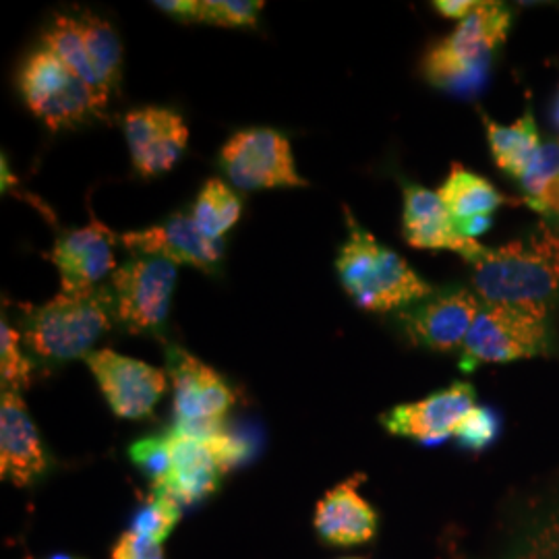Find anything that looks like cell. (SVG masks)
I'll return each instance as SVG.
<instances>
[{"label": "cell", "instance_id": "1", "mask_svg": "<svg viewBox=\"0 0 559 559\" xmlns=\"http://www.w3.org/2000/svg\"><path fill=\"white\" fill-rule=\"evenodd\" d=\"M473 265L483 305H501L547 318L559 295V228L539 222L522 239L485 249Z\"/></svg>", "mask_w": 559, "mask_h": 559}, {"label": "cell", "instance_id": "2", "mask_svg": "<svg viewBox=\"0 0 559 559\" xmlns=\"http://www.w3.org/2000/svg\"><path fill=\"white\" fill-rule=\"evenodd\" d=\"M115 297L110 286L87 293H60L32 307L21 321L23 346L41 362H67L90 357L96 342L112 328Z\"/></svg>", "mask_w": 559, "mask_h": 559}, {"label": "cell", "instance_id": "3", "mask_svg": "<svg viewBox=\"0 0 559 559\" xmlns=\"http://www.w3.org/2000/svg\"><path fill=\"white\" fill-rule=\"evenodd\" d=\"M512 13L501 2H479L459 27L433 44L423 59V75L431 85L459 96L483 90L491 59L508 38Z\"/></svg>", "mask_w": 559, "mask_h": 559}, {"label": "cell", "instance_id": "4", "mask_svg": "<svg viewBox=\"0 0 559 559\" xmlns=\"http://www.w3.org/2000/svg\"><path fill=\"white\" fill-rule=\"evenodd\" d=\"M20 90L27 108L52 131L100 119L108 108L85 81L46 48L25 60Z\"/></svg>", "mask_w": 559, "mask_h": 559}, {"label": "cell", "instance_id": "5", "mask_svg": "<svg viewBox=\"0 0 559 559\" xmlns=\"http://www.w3.org/2000/svg\"><path fill=\"white\" fill-rule=\"evenodd\" d=\"M177 276V263L131 253L110 280L115 316L120 325L131 334L160 336L168 321Z\"/></svg>", "mask_w": 559, "mask_h": 559}, {"label": "cell", "instance_id": "6", "mask_svg": "<svg viewBox=\"0 0 559 559\" xmlns=\"http://www.w3.org/2000/svg\"><path fill=\"white\" fill-rule=\"evenodd\" d=\"M549 348L547 318L501 305H483L462 344L460 369L475 371L485 362H512L545 355Z\"/></svg>", "mask_w": 559, "mask_h": 559}, {"label": "cell", "instance_id": "7", "mask_svg": "<svg viewBox=\"0 0 559 559\" xmlns=\"http://www.w3.org/2000/svg\"><path fill=\"white\" fill-rule=\"evenodd\" d=\"M222 173L237 189H295L307 187L295 164L290 140L270 127L237 131L221 152Z\"/></svg>", "mask_w": 559, "mask_h": 559}, {"label": "cell", "instance_id": "8", "mask_svg": "<svg viewBox=\"0 0 559 559\" xmlns=\"http://www.w3.org/2000/svg\"><path fill=\"white\" fill-rule=\"evenodd\" d=\"M87 365L100 385L102 394L120 419H145L166 392V376L160 369L110 348L94 350Z\"/></svg>", "mask_w": 559, "mask_h": 559}, {"label": "cell", "instance_id": "9", "mask_svg": "<svg viewBox=\"0 0 559 559\" xmlns=\"http://www.w3.org/2000/svg\"><path fill=\"white\" fill-rule=\"evenodd\" d=\"M483 309V300L468 288H450L429 295L402 313L404 330L415 344L448 353L464 344Z\"/></svg>", "mask_w": 559, "mask_h": 559}, {"label": "cell", "instance_id": "10", "mask_svg": "<svg viewBox=\"0 0 559 559\" xmlns=\"http://www.w3.org/2000/svg\"><path fill=\"white\" fill-rule=\"evenodd\" d=\"M124 138L138 175L152 179L179 164L189 143V129L177 110L143 106L124 115Z\"/></svg>", "mask_w": 559, "mask_h": 559}, {"label": "cell", "instance_id": "11", "mask_svg": "<svg viewBox=\"0 0 559 559\" xmlns=\"http://www.w3.org/2000/svg\"><path fill=\"white\" fill-rule=\"evenodd\" d=\"M166 365L175 385V425L224 420L237 396L218 371L180 346L166 348Z\"/></svg>", "mask_w": 559, "mask_h": 559}, {"label": "cell", "instance_id": "12", "mask_svg": "<svg viewBox=\"0 0 559 559\" xmlns=\"http://www.w3.org/2000/svg\"><path fill=\"white\" fill-rule=\"evenodd\" d=\"M117 242L119 237L96 218L83 228L60 235L50 260L59 270L62 293H87L102 286L106 276H112L117 272Z\"/></svg>", "mask_w": 559, "mask_h": 559}, {"label": "cell", "instance_id": "13", "mask_svg": "<svg viewBox=\"0 0 559 559\" xmlns=\"http://www.w3.org/2000/svg\"><path fill=\"white\" fill-rule=\"evenodd\" d=\"M119 242L131 253L156 255L177 265H193L210 276L218 274L224 260L222 240L205 237L187 214H173L152 228L120 235Z\"/></svg>", "mask_w": 559, "mask_h": 559}, {"label": "cell", "instance_id": "14", "mask_svg": "<svg viewBox=\"0 0 559 559\" xmlns=\"http://www.w3.org/2000/svg\"><path fill=\"white\" fill-rule=\"evenodd\" d=\"M473 408L475 388L466 381H456L425 400L394 406L381 415V425L399 438H411L420 443H441L454 433L460 420Z\"/></svg>", "mask_w": 559, "mask_h": 559}, {"label": "cell", "instance_id": "15", "mask_svg": "<svg viewBox=\"0 0 559 559\" xmlns=\"http://www.w3.org/2000/svg\"><path fill=\"white\" fill-rule=\"evenodd\" d=\"M50 459L40 433L17 392L0 400V475L17 487H32L48 473Z\"/></svg>", "mask_w": 559, "mask_h": 559}, {"label": "cell", "instance_id": "16", "mask_svg": "<svg viewBox=\"0 0 559 559\" xmlns=\"http://www.w3.org/2000/svg\"><path fill=\"white\" fill-rule=\"evenodd\" d=\"M402 233L406 242L415 249L456 251L468 263L485 251L479 240L466 239L460 233L440 195L419 185L404 187Z\"/></svg>", "mask_w": 559, "mask_h": 559}, {"label": "cell", "instance_id": "17", "mask_svg": "<svg viewBox=\"0 0 559 559\" xmlns=\"http://www.w3.org/2000/svg\"><path fill=\"white\" fill-rule=\"evenodd\" d=\"M166 438L170 448V473L158 485H152V489L166 493L185 510L210 498L221 487L224 473L205 441L180 436L173 429Z\"/></svg>", "mask_w": 559, "mask_h": 559}, {"label": "cell", "instance_id": "18", "mask_svg": "<svg viewBox=\"0 0 559 559\" xmlns=\"http://www.w3.org/2000/svg\"><path fill=\"white\" fill-rule=\"evenodd\" d=\"M362 475L340 483L323 496L316 510V528L321 539L336 547H353L373 539L378 533V514L362 500L359 485Z\"/></svg>", "mask_w": 559, "mask_h": 559}, {"label": "cell", "instance_id": "19", "mask_svg": "<svg viewBox=\"0 0 559 559\" xmlns=\"http://www.w3.org/2000/svg\"><path fill=\"white\" fill-rule=\"evenodd\" d=\"M433 288L402 260L396 251L381 247L380 255L373 263L365 282L350 295L357 307L373 313H385L399 307L427 299Z\"/></svg>", "mask_w": 559, "mask_h": 559}, {"label": "cell", "instance_id": "20", "mask_svg": "<svg viewBox=\"0 0 559 559\" xmlns=\"http://www.w3.org/2000/svg\"><path fill=\"white\" fill-rule=\"evenodd\" d=\"M489 150L496 164L514 179H522L539 152L540 140L533 110L528 108L514 124L503 127L496 120L483 117Z\"/></svg>", "mask_w": 559, "mask_h": 559}, {"label": "cell", "instance_id": "21", "mask_svg": "<svg viewBox=\"0 0 559 559\" xmlns=\"http://www.w3.org/2000/svg\"><path fill=\"white\" fill-rule=\"evenodd\" d=\"M438 195L445 203L456 226L479 216H491L500 205L510 201L501 195L498 187H493L480 175L466 170L462 164H452V170L441 185Z\"/></svg>", "mask_w": 559, "mask_h": 559}, {"label": "cell", "instance_id": "22", "mask_svg": "<svg viewBox=\"0 0 559 559\" xmlns=\"http://www.w3.org/2000/svg\"><path fill=\"white\" fill-rule=\"evenodd\" d=\"M75 17L80 23L81 38L90 64L96 73L104 96L110 100L112 94L119 90L122 78V46L119 34L110 21L102 20L96 13L81 11Z\"/></svg>", "mask_w": 559, "mask_h": 559}, {"label": "cell", "instance_id": "23", "mask_svg": "<svg viewBox=\"0 0 559 559\" xmlns=\"http://www.w3.org/2000/svg\"><path fill=\"white\" fill-rule=\"evenodd\" d=\"M41 48L50 50L57 59L62 60L67 64V69L71 73H75L81 81H85L106 106L110 104V100L104 96L100 83L96 80V73L87 59L75 13L73 15H67V13L55 15V20L46 25V29L41 34Z\"/></svg>", "mask_w": 559, "mask_h": 559}, {"label": "cell", "instance_id": "24", "mask_svg": "<svg viewBox=\"0 0 559 559\" xmlns=\"http://www.w3.org/2000/svg\"><path fill=\"white\" fill-rule=\"evenodd\" d=\"M242 214V200L221 179H210L201 187L193 203L191 218L201 233L212 240H221Z\"/></svg>", "mask_w": 559, "mask_h": 559}, {"label": "cell", "instance_id": "25", "mask_svg": "<svg viewBox=\"0 0 559 559\" xmlns=\"http://www.w3.org/2000/svg\"><path fill=\"white\" fill-rule=\"evenodd\" d=\"M524 201L543 216L559 218V140L540 143L537 156L520 179Z\"/></svg>", "mask_w": 559, "mask_h": 559}, {"label": "cell", "instance_id": "26", "mask_svg": "<svg viewBox=\"0 0 559 559\" xmlns=\"http://www.w3.org/2000/svg\"><path fill=\"white\" fill-rule=\"evenodd\" d=\"M180 512H182V508L177 501L168 498L162 491L152 489V493L143 500L140 510L135 512L133 522H131L133 524L131 531L145 539L162 545V540L166 539L173 533V528L177 526Z\"/></svg>", "mask_w": 559, "mask_h": 559}, {"label": "cell", "instance_id": "27", "mask_svg": "<svg viewBox=\"0 0 559 559\" xmlns=\"http://www.w3.org/2000/svg\"><path fill=\"white\" fill-rule=\"evenodd\" d=\"M23 338L20 332L9 325L7 318H2L0 325V378H2V392H17L27 390L34 376V365L25 357Z\"/></svg>", "mask_w": 559, "mask_h": 559}, {"label": "cell", "instance_id": "28", "mask_svg": "<svg viewBox=\"0 0 559 559\" xmlns=\"http://www.w3.org/2000/svg\"><path fill=\"white\" fill-rule=\"evenodd\" d=\"M500 431L501 419L498 411H493L491 406H475L460 420L452 436L459 441L460 448L479 454L496 443Z\"/></svg>", "mask_w": 559, "mask_h": 559}, {"label": "cell", "instance_id": "29", "mask_svg": "<svg viewBox=\"0 0 559 559\" xmlns=\"http://www.w3.org/2000/svg\"><path fill=\"white\" fill-rule=\"evenodd\" d=\"M263 2L255 0H200V23L221 27H258Z\"/></svg>", "mask_w": 559, "mask_h": 559}, {"label": "cell", "instance_id": "30", "mask_svg": "<svg viewBox=\"0 0 559 559\" xmlns=\"http://www.w3.org/2000/svg\"><path fill=\"white\" fill-rule=\"evenodd\" d=\"M129 456L143 475H147L152 485H158L170 473V448L166 436H154L135 441L129 448Z\"/></svg>", "mask_w": 559, "mask_h": 559}, {"label": "cell", "instance_id": "31", "mask_svg": "<svg viewBox=\"0 0 559 559\" xmlns=\"http://www.w3.org/2000/svg\"><path fill=\"white\" fill-rule=\"evenodd\" d=\"M519 559H559V516L540 524L524 543Z\"/></svg>", "mask_w": 559, "mask_h": 559}, {"label": "cell", "instance_id": "32", "mask_svg": "<svg viewBox=\"0 0 559 559\" xmlns=\"http://www.w3.org/2000/svg\"><path fill=\"white\" fill-rule=\"evenodd\" d=\"M112 559H164V551L158 543L145 539L133 531H127L117 540L112 549Z\"/></svg>", "mask_w": 559, "mask_h": 559}, {"label": "cell", "instance_id": "33", "mask_svg": "<svg viewBox=\"0 0 559 559\" xmlns=\"http://www.w3.org/2000/svg\"><path fill=\"white\" fill-rule=\"evenodd\" d=\"M154 7L180 21V23H200V0H170V2H154Z\"/></svg>", "mask_w": 559, "mask_h": 559}, {"label": "cell", "instance_id": "34", "mask_svg": "<svg viewBox=\"0 0 559 559\" xmlns=\"http://www.w3.org/2000/svg\"><path fill=\"white\" fill-rule=\"evenodd\" d=\"M477 7H479L477 0H438V2H433V9L448 20L464 21Z\"/></svg>", "mask_w": 559, "mask_h": 559}, {"label": "cell", "instance_id": "35", "mask_svg": "<svg viewBox=\"0 0 559 559\" xmlns=\"http://www.w3.org/2000/svg\"><path fill=\"white\" fill-rule=\"evenodd\" d=\"M50 559H81V558H73V556H64V554H59V556H52Z\"/></svg>", "mask_w": 559, "mask_h": 559}, {"label": "cell", "instance_id": "36", "mask_svg": "<svg viewBox=\"0 0 559 559\" xmlns=\"http://www.w3.org/2000/svg\"><path fill=\"white\" fill-rule=\"evenodd\" d=\"M554 119H556V122H558V127H559V96H558V104H556V112H554Z\"/></svg>", "mask_w": 559, "mask_h": 559}]
</instances>
